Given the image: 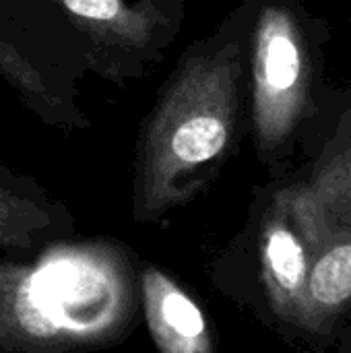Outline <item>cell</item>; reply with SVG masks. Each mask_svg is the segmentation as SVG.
<instances>
[{"label":"cell","mask_w":351,"mask_h":353,"mask_svg":"<svg viewBox=\"0 0 351 353\" xmlns=\"http://www.w3.org/2000/svg\"><path fill=\"white\" fill-rule=\"evenodd\" d=\"M141 306L130 252L112 240H60L27 263L0 259V352L120 343Z\"/></svg>","instance_id":"cell-1"},{"label":"cell","mask_w":351,"mask_h":353,"mask_svg":"<svg viewBox=\"0 0 351 353\" xmlns=\"http://www.w3.org/2000/svg\"><path fill=\"white\" fill-rule=\"evenodd\" d=\"M242 46L197 43L149 114L134 163L132 215L153 223L184 207L230 151L240 110Z\"/></svg>","instance_id":"cell-2"},{"label":"cell","mask_w":351,"mask_h":353,"mask_svg":"<svg viewBox=\"0 0 351 353\" xmlns=\"http://www.w3.org/2000/svg\"><path fill=\"white\" fill-rule=\"evenodd\" d=\"M85 37L89 66L108 79L141 77L161 60L184 19V0H52Z\"/></svg>","instance_id":"cell-3"},{"label":"cell","mask_w":351,"mask_h":353,"mask_svg":"<svg viewBox=\"0 0 351 353\" xmlns=\"http://www.w3.org/2000/svg\"><path fill=\"white\" fill-rule=\"evenodd\" d=\"M310 85L302 31L283 6L263 8L252 52V120L265 153L281 147L306 112Z\"/></svg>","instance_id":"cell-4"},{"label":"cell","mask_w":351,"mask_h":353,"mask_svg":"<svg viewBox=\"0 0 351 353\" xmlns=\"http://www.w3.org/2000/svg\"><path fill=\"white\" fill-rule=\"evenodd\" d=\"M74 221L68 209L35 182L0 165V250L37 252L68 240Z\"/></svg>","instance_id":"cell-5"},{"label":"cell","mask_w":351,"mask_h":353,"mask_svg":"<svg viewBox=\"0 0 351 353\" xmlns=\"http://www.w3.org/2000/svg\"><path fill=\"white\" fill-rule=\"evenodd\" d=\"M139 294L147 329L159 352H213L205 312L170 275L157 267H145L139 275Z\"/></svg>","instance_id":"cell-6"},{"label":"cell","mask_w":351,"mask_h":353,"mask_svg":"<svg viewBox=\"0 0 351 353\" xmlns=\"http://www.w3.org/2000/svg\"><path fill=\"white\" fill-rule=\"evenodd\" d=\"M261 259L271 304L283 319L302 321L310 252L292 223L285 196L265 225Z\"/></svg>","instance_id":"cell-7"},{"label":"cell","mask_w":351,"mask_h":353,"mask_svg":"<svg viewBox=\"0 0 351 353\" xmlns=\"http://www.w3.org/2000/svg\"><path fill=\"white\" fill-rule=\"evenodd\" d=\"M351 300V240L331 244L310 256L304 294V319L314 321Z\"/></svg>","instance_id":"cell-8"}]
</instances>
